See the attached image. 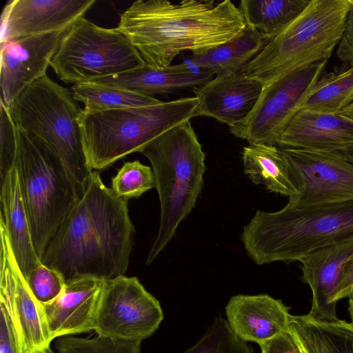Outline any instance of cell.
Segmentation results:
<instances>
[{
	"label": "cell",
	"instance_id": "6da1fadb",
	"mask_svg": "<svg viewBox=\"0 0 353 353\" xmlns=\"http://www.w3.org/2000/svg\"><path fill=\"white\" fill-rule=\"evenodd\" d=\"M134 234L128 201L117 196L93 171L41 262L65 282L83 276L112 279L128 270Z\"/></svg>",
	"mask_w": 353,
	"mask_h": 353
},
{
	"label": "cell",
	"instance_id": "7a4b0ae2",
	"mask_svg": "<svg viewBox=\"0 0 353 353\" xmlns=\"http://www.w3.org/2000/svg\"><path fill=\"white\" fill-rule=\"evenodd\" d=\"M245 27L241 10L230 0H138L120 15L117 28L146 63L164 68L181 52L207 51Z\"/></svg>",
	"mask_w": 353,
	"mask_h": 353
},
{
	"label": "cell",
	"instance_id": "3957f363",
	"mask_svg": "<svg viewBox=\"0 0 353 353\" xmlns=\"http://www.w3.org/2000/svg\"><path fill=\"white\" fill-rule=\"evenodd\" d=\"M353 239V199L312 208L257 210L241 239L256 264L299 261L321 248Z\"/></svg>",
	"mask_w": 353,
	"mask_h": 353
},
{
	"label": "cell",
	"instance_id": "277c9868",
	"mask_svg": "<svg viewBox=\"0 0 353 353\" xmlns=\"http://www.w3.org/2000/svg\"><path fill=\"white\" fill-rule=\"evenodd\" d=\"M141 153L151 163L161 208L159 231L145 261L149 265L194 208L203 188L205 154L190 120L167 130Z\"/></svg>",
	"mask_w": 353,
	"mask_h": 353
},
{
	"label": "cell",
	"instance_id": "5b68a950",
	"mask_svg": "<svg viewBox=\"0 0 353 353\" xmlns=\"http://www.w3.org/2000/svg\"><path fill=\"white\" fill-rule=\"evenodd\" d=\"M351 10L350 0H310L300 14L267 40L243 68L244 74L265 86L327 61L342 39Z\"/></svg>",
	"mask_w": 353,
	"mask_h": 353
},
{
	"label": "cell",
	"instance_id": "8992f818",
	"mask_svg": "<svg viewBox=\"0 0 353 353\" xmlns=\"http://www.w3.org/2000/svg\"><path fill=\"white\" fill-rule=\"evenodd\" d=\"M198 99L183 97L141 107L90 111L78 117L88 163L93 171L108 168L152 140L197 116Z\"/></svg>",
	"mask_w": 353,
	"mask_h": 353
},
{
	"label": "cell",
	"instance_id": "52a82bcc",
	"mask_svg": "<svg viewBox=\"0 0 353 353\" xmlns=\"http://www.w3.org/2000/svg\"><path fill=\"white\" fill-rule=\"evenodd\" d=\"M17 168L33 243L41 260L80 192L59 157L37 137L17 128Z\"/></svg>",
	"mask_w": 353,
	"mask_h": 353
},
{
	"label": "cell",
	"instance_id": "ba28073f",
	"mask_svg": "<svg viewBox=\"0 0 353 353\" xmlns=\"http://www.w3.org/2000/svg\"><path fill=\"white\" fill-rule=\"evenodd\" d=\"M17 128L41 139L59 157L80 194L93 170L88 163L72 92L47 74L26 87L8 108Z\"/></svg>",
	"mask_w": 353,
	"mask_h": 353
},
{
	"label": "cell",
	"instance_id": "9c48e42d",
	"mask_svg": "<svg viewBox=\"0 0 353 353\" xmlns=\"http://www.w3.org/2000/svg\"><path fill=\"white\" fill-rule=\"evenodd\" d=\"M145 63L117 28H102L83 17L65 32L50 66L60 80L77 84L118 74Z\"/></svg>",
	"mask_w": 353,
	"mask_h": 353
},
{
	"label": "cell",
	"instance_id": "30bf717a",
	"mask_svg": "<svg viewBox=\"0 0 353 353\" xmlns=\"http://www.w3.org/2000/svg\"><path fill=\"white\" fill-rule=\"evenodd\" d=\"M163 319L159 301L136 276L104 281L94 323L98 336L141 343L155 332Z\"/></svg>",
	"mask_w": 353,
	"mask_h": 353
},
{
	"label": "cell",
	"instance_id": "8fae6325",
	"mask_svg": "<svg viewBox=\"0 0 353 353\" xmlns=\"http://www.w3.org/2000/svg\"><path fill=\"white\" fill-rule=\"evenodd\" d=\"M327 62L314 63L263 86L253 110L242 121L230 128V133L249 143L276 145L287 125L323 74Z\"/></svg>",
	"mask_w": 353,
	"mask_h": 353
},
{
	"label": "cell",
	"instance_id": "7c38bea8",
	"mask_svg": "<svg viewBox=\"0 0 353 353\" xmlns=\"http://www.w3.org/2000/svg\"><path fill=\"white\" fill-rule=\"evenodd\" d=\"M282 150L297 190L287 205L307 209L353 199V164L341 151Z\"/></svg>",
	"mask_w": 353,
	"mask_h": 353
},
{
	"label": "cell",
	"instance_id": "4fadbf2b",
	"mask_svg": "<svg viewBox=\"0 0 353 353\" xmlns=\"http://www.w3.org/2000/svg\"><path fill=\"white\" fill-rule=\"evenodd\" d=\"M0 304L7 309L22 353L50 346L43 305L31 292L14 258L4 221L0 216Z\"/></svg>",
	"mask_w": 353,
	"mask_h": 353
},
{
	"label": "cell",
	"instance_id": "5bb4252c",
	"mask_svg": "<svg viewBox=\"0 0 353 353\" xmlns=\"http://www.w3.org/2000/svg\"><path fill=\"white\" fill-rule=\"evenodd\" d=\"M65 31L0 42V99L8 108L26 87L46 74Z\"/></svg>",
	"mask_w": 353,
	"mask_h": 353
},
{
	"label": "cell",
	"instance_id": "9a60e30c",
	"mask_svg": "<svg viewBox=\"0 0 353 353\" xmlns=\"http://www.w3.org/2000/svg\"><path fill=\"white\" fill-rule=\"evenodd\" d=\"M95 0H12L1 18L0 42L67 30Z\"/></svg>",
	"mask_w": 353,
	"mask_h": 353
},
{
	"label": "cell",
	"instance_id": "2e32d148",
	"mask_svg": "<svg viewBox=\"0 0 353 353\" xmlns=\"http://www.w3.org/2000/svg\"><path fill=\"white\" fill-rule=\"evenodd\" d=\"M352 259L353 239L321 248L299 261L301 279L310 287L312 294L308 316L321 321L339 319L332 299Z\"/></svg>",
	"mask_w": 353,
	"mask_h": 353
},
{
	"label": "cell",
	"instance_id": "e0dca14e",
	"mask_svg": "<svg viewBox=\"0 0 353 353\" xmlns=\"http://www.w3.org/2000/svg\"><path fill=\"white\" fill-rule=\"evenodd\" d=\"M263 85L247 77L243 69L216 76L192 89L198 99L197 116L213 118L230 128L245 119L255 106Z\"/></svg>",
	"mask_w": 353,
	"mask_h": 353
},
{
	"label": "cell",
	"instance_id": "ac0fdd59",
	"mask_svg": "<svg viewBox=\"0 0 353 353\" xmlns=\"http://www.w3.org/2000/svg\"><path fill=\"white\" fill-rule=\"evenodd\" d=\"M103 282L91 276L74 279L66 282L56 299L43 305L52 341L94 330Z\"/></svg>",
	"mask_w": 353,
	"mask_h": 353
},
{
	"label": "cell",
	"instance_id": "d6986e66",
	"mask_svg": "<svg viewBox=\"0 0 353 353\" xmlns=\"http://www.w3.org/2000/svg\"><path fill=\"white\" fill-rule=\"evenodd\" d=\"M289 310L281 300L266 294H238L229 300L225 315L236 335L261 345L287 332Z\"/></svg>",
	"mask_w": 353,
	"mask_h": 353
},
{
	"label": "cell",
	"instance_id": "ffe728a7",
	"mask_svg": "<svg viewBox=\"0 0 353 353\" xmlns=\"http://www.w3.org/2000/svg\"><path fill=\"white\" fill-rule=\"evenodd\" d=\"M353 145V119L300 110L279 137L276 146L321 151H341Z\"/></svg>",
	"mask_w": 353,
	"mask_h": 353
},
{
	"label": "cell",
	"instance_id": "44dd1931",
	"mask_svg": "<svg viewBox=\"0 0 353 353\" xmlns=\"http://www.w3.org/2000/svg\"><path fill=\"white\" fill-rule=\"evenodd\" d=\"M214 74L182 63L157 68L148 63L124 72L88 82L112 85L152 97L195 88L210 81Z\"/></svg>",
	"mask_w": 353,
	"mask_h": 353
},
{
	"label": "cell",
	"instance_id": "7402d4cb",
	"mask_svg": "<svg viewBox=\"0 0 353 353\" xmlns=\"http://www.w3.org/2000/svg\"><path fill=\"white\" fill-rule=\"evenodd\" d=\"M0 216L3 219L17 263L25 278L40 263L23 198L19 172L14 166L1 183Z\"/></svg>",
	"mask_w": 353,
	"mask_h": 353
},
{
	"label": "cell",
	"instance_id": "603a6c76",
	"mask_svg": "<svg viewBox=\"0 0 353 353\" xmlns=\"http://www.w3.org/2000/svg\"><path fill=\"white\" fill-rule=\"evenodd\" d=\"M242 160L245 174L254 184L263 185L268 191L289 199L297 194L282 148L264 143H249L243 148Z\"/></svg>",
	"mask_w": 353,
	"mask_h": 353
},
{
	"label": "cell",
	"instance_id": "cb8c5ba5",
	"mask_svg": "<svg viewBox=\"0 0 353 353\" xmlns=\"http://www.w3.org/2000/svg\"><path fill=\"white\" fill-rule=\"evenodd\" d=\"M267 39L246 26L235 38L189 58L197 69L221 76L241 70L263 48Z\"/></svg>",
	"mask_w": 353,
	"mask_h": 353
},
{
	"label": "cell",
	"instance_id": "d4e9b609",
	"mask_svg": "<svg viewBox=\"0 0 353 353\" xmlns=\"http://www.w3.org/2000/svg\"><path fill=\"white\" fill-rule=\"evenodd\" d=\"M323 74L301 110L339 114L353 102V65Z\"/></svg>",
	"mask_w": 353,
	"mask_h": 353
},
{
	"label": "cell",
	"instance_id": "484cf974",
	"mask_svg": "<svg viewBox=\"0 0 353 353\" xmlns=\"http://www.w3.org/2000/svg\"><path fill=\"white\" fill-rule=\"evenodd\" d=\"M310 0H242L239 8L247 26L267 39L280 32L308 5Z\"/></svg>",
	"mask_w": 353,
	"mask_h": 353
},
{
	"label": "cell",
	"instance_id": "4316f807",
	"mask_svg": "<svg viewBox=\"0 0 353 353\" xmlns=\"http://www.w3.org/2000/svg\"><path fill=\"white\" fill-rule=\"evenodd\" d=\"M74 99L84 104V109L103 111L158 104L161 101L121 88L97 83L74 84Z\"/></svg>",
	"mask_w": 353,
	"mask_h": 353
},
{
	"label": "cell",
	"instance_id": "83f0119b",
	"mask_svg": "<svg viewBox=\"0 0 353 353\" xmlns=\"http://www.w3.org/2000/svg\"><path fill=\"white\" fill-rule=\"evenodd\" d=\"M294 319L321 353H353V325L344 320L321 321L307 314Z\"/></svg>",
	"mask_w": 353,
	"mask_h": 353
},
{
	"label": "cell",
	"instance_id": "f1b7e54d",
	"mask_svg": "<svg viewBox=\"0 0 353 353\" xmlns=\"http://www.w3.org/2000/svg\"><path fill=\"white\" fill-rule=\"evenodd\" d=\"M182 353H254V350L234 334L225 319L218 316L197 342Z\"/></svg>",
	"mask_w": 353,
	"mask_h": 353
},
{
	"label": "cell",
	"instance_id": "f546056e",
	"mask_svg": "<svg viewBox=\"0 0 353 353\" xmlns=\"http://www.w3.org/2000/svg\"><path fill=\"white\" fill-rule=\"evenodd\" d=\"M155 185L152 168L135 160L123 164L112 178L110 188L117 196L128 201L139 198Z\"/></svg>",
	"mask_w": 353,
	"mask_h": 353
},
{
	"label": "cell",
	"instance_id": "4dcf8cb0",
	"mask_svg": "<svg viewBox=\"0 0 353 353\" xmlns=\"http://www.w3.org/2000/svg\"><path fill=\"white\" fill-rule=\"evenodd\" d=\"M141 342L114 340L96 336L60 337L56 342L57 353H141Z\"/></svg>",
	"mask_w": 353,
	"mask_h": 353
},
{
	"label": "cell",
	"instance_id": "1f68e13d",
	"mask_svg": "<svg viewBox=\"0 0 353 353\" xmlns=\"http://www.w3.org/2000/svg\"><path fill=\"white\" fill-rule=\"evenodd\" d=\"M26 281L33 296L42 305L56 299L66 283L61 273L41 262L31 271Z\"/></svg>",
	"mask_w": 353,
	"mask_h": 353
},
{
	"label": "cell",
	"instance_id": "d6a6232c",
	"mask_svg": "<svg viewBox=\"0 0 353 353\" xmlns=\"http://www.w3.org/2000/svg\"><path fill=\"white\" fill-rule=\"evenodd\" d=\"M18 148L17 128L8 108L0 99V181L14 167Z\"/></svg>",
	"mask_w": 353,
	"mask_h": 353
},
{
	"label": "cell",
	"instance_id": "836d02e7",
	"mask_svg": "<svg viewBox=\"0 0 353 353\" xmlns=\"http://www.w3.org/2000/svg\"><path fill=\"white\" fill-rule=\"evenodd\" d=\"M0 353H22L10 314L0 304Z\"/></svg>",
	"mask_w": 353,
	"mask_h": 353
},
{
	"label": "cell",
	"instance_id": "e575fe53",
	"mask_svg": "<svg viewBox=\"0 0 353 353\" xmlns=\"http://www.w3.org/2000/svg\"><path fill=\"white\" fill-rule=\"evenodd\" d=\"M336 54L343 64L353 65V10L348 14L343 35L336 48Z\"/></svg>",
	"mask_w": 353,
	"mask_h": 353
},
{
	"label": "cell",
	"instance_id": "d590c367",
	"mask_svg": "<svg viewBox=\"0 0 353 353\" xmlns=\"http://www.w3.org/2000/svg\"><path fill=\"white\" fill-rule=\"evenodd\" d=\"M259 346L261 353H300L296 343L287 332Z\"/></svg>",
	"mask_w": 353,
	"mask_h": 353
},
{
	"label": "cell",
	"instance_id": "8d00e7d4",
	"mask_svg": "<svg viewBox=\"0 0 353 353\" xmlns=\"http://www.w3.org/2000/svg\"><path fill=\"white\" fill-rule=\"evenodd\" d=\"M287 332L291 336L300 353H321L310 338L290 315Z\"/></svg>",
	"mask_w": 353,
	"mask_h": 353
},
{
	"label": "cell",
	"instance_id": "74e56055",
	"mask_svg": "<svg viewBox=\"0 0 353 353\" xmlns=\"http://www.w3.org/2000/svg\"><path fill=\"white\" fill-rule=\"evenodd\" d=\"M353 292V259L347 265L341 280L336 290L332 302L335 304Z\"/></svg>",
	"mask_w": 353,
	"mask_h": 353
},
{
	"label": "cell",
	"instance_id": "f35d334b",
	"mask_svg": "<svg viewBox=\"0 0 353 353\" xmlns=\"http://www.w3.org/2000/svg\"><path fill=\"white\" fill-rule=\"evenodd\" d=\"M343 156L353 164V145L341 151Z\"/></svg>",
	"mask_w": 353,
	"mask_h": 353
},
{
	"label": "cell",
	"instance_id": "ab89813d",
	"mask_svg": "<svg viewBox=\"0 0 353 353\" xmlns=\"http://www.w3.org/2000/svg\"><path fill=\"white\" fill-rule=\"evenodd\" d=\"M340 114L353 119V102L342 110Z\"/></svg>",
	"mask_w": 353,
	"mask_h": 353
},
{
	"label": "cell",
	"instance_id": "60d3db41",
	"mask_svg": "<svg viewBox=\"0 0 353 353\" xmlns=\"http://www.w3.org/2000/svg\"><path fill=\"white\" fill-rule=\"evenodd\" d=\"M348 312L351 319L350 323L353 325V292L348 296Z\"/></svg>",
	"mask_w": 353,
	"mask_h": 353
},
{
	"label": "cell",
	"instance_id": "b9f144b4",
	"mask_svg": "<svg viewBox=\"0 0 353 353\" xmlns=\"http://www.w3.org/2000/svg\"><path fill=\"white\" fill-rule=\"evenodd\" d=\"M34 353H55L50 347H48L46 348H44L43 350H39V351H37Z\"/></svg>",
	"mask_w": 353,
	"mask_h": 353
},
{
	"label": "cell",
	"instance_id": "7bdbcfd3",
	"mask_svg": "<svg viewBox=\"0 0 353 353\" xmlns=\"http://www.w3.org/2000/svg\"><path fill=\"white\" fill-rule=\"evenodd\" d=\"M350 2L351 4L352 10H353V0H350Z\"/></svg>",
	"mask_w": 353,
	"mask_h": 353
}]
</instances>
